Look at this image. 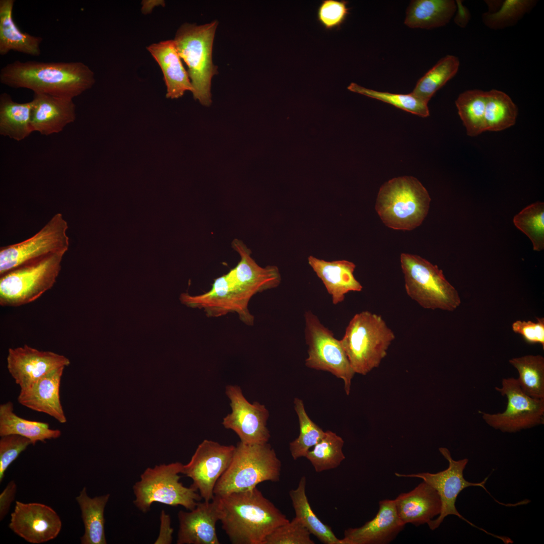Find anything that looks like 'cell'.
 Returning a JSON list of instances; mask_svg holds the SVG:
<instances>
[{
  "instance_id": "cell-43",
  "label": "cell",
  "mask_w": 544,
  "mask_h": 544,
  "mask_svg": "<svg viewBox=\"0 0 544 544\" xmlns=\"http://www.w3.org/2000/svg\"><path fill=\"white\" fill-rule=\"evenodd\" d=\"M348 2L323 0L317 10V20L325 30H338L349 14Z\"/></svg>"
},
{
  "instance_id": "cell-31",
  "label": "cell",
  "mask_w": 544,
  "mask_h": 544,
  "mask_svg": "<svg viewBox=\"0 0 544 544\" xmlns=\"http://www.w3.org/2000/svg\"><path fill=\"white\" fill-rule=\"evenodd\" d=\"M32 108V101L18 103L14 101L9 94H1L0 134L17 141L29 136L33 132L31 126Z\"/></svg>"
},
{
  "instance_id": "cell-17",
  "label": "cell",
  "mask_w": 544,
  "mask_h": 544,
  "mask_svg": "<svg viewBox=\"0 0 544 544\" xmlns=\"http://www.w3.org/2000/svg\"><path fill=\"white\" fill-rule=\"evenodd\" d=\"M9 527L27 542L39 544L55 538L62 522L57 513L47 505L16 501Z\"/></svg>"
},
{
  "instance_id": "cell-25",
  "label": "cell",
  "mask_w": 544,
  "mask_h": 544,
  "mask_svg": "<svg viewBox=\"0 0 544 544\" xmlns=\"http://www.w3.org/2000/svg\"><path fill=\"white\" fill-rule=\"evenodd\" d=\"M161 67L167 88L166 97L177 99L193 88L182 64L174 40L153 43L147 47Z\"/></svg>"
},
{
  "instance_id": "cell-2",
  "label": "cell",
  "mask_w": 544,
  "mask_h": 544,
  "mask_svg": "<svg viewBox=\"0 0 544 544\" xmlns=\"http://www.w3.org/2000/svg\"><path fill=\"white\" fill-rule=\"evenodd\" d=\"M0 82L14 88L73 99L95 83L93 72L80 61L16 60L0 71Z\"/></svg>"
},
{
  "instance_id": "cell-20",
  "label": "cell",
  "mask_w": 544,
  "mask_h": 544,
  "mask_svg": "<svg viewBox=\"0 0 544 544\" xmlns=\"http://www.w3.org/2000/svg\"><path fill=\"white\" fill-rule=\"evenodd\" d=\"M394 500L379 501L376 516L363 525L345 530L342 544H386L396 538L404 528Z\"/></svg>"
},
{
  "instance_id": "cell-21",
  "label": "cell",
  "mask_w": 544,
  "mask_h": 544,
  "mask_svg": "<svg viewBox=\"0 0 544 544\" xmlns=\"http://www.w3.org/2000/svg\"><path fill=\"white\" fill-rule=\"evenodd\" d=\"M31 111L33 131L45 135L57 133L76 119L73 99L34 93Z\"/></svg>"
},
{
  "instance_id": "cell-13",
  "label": "cell",
  "mask_w": 544,
  "mask_h": 544,
  "mask_svg": "<svg viewBox=\"0 0 544 544\" xmlns=\"http://www.w3.org/2000/svg\"><path fill=\"white\" fill-rule=\"evenodd\" d=\"M440 453L448 461L449 465L447 468L437 473L421 472L417 473L402 474L395 473L398 477L417 478L423 480L438 492L441 502V512L438 517L432 519L427 524L432 530L437 528L442 523L444 518L448 515H453L458 517L472 526L479 528L488 534H493L477 527L469 522L461 515L457 511L455 502L458 495L464 489L469 487H481L484 488L489 494L485 487L488 478L480 483H471L466 481L463 477V470L468 462L467 458L458 460H454L449 450L445 447L439 448Z\"/></svg>"
},
{
  "instance_id": "cell-35",
  "label": "cell",
  "mask_w": 544,
  "mask_h": 544,
  "mask_svg": "<svg viewBox=\"0 0 544 544\" xmlns=\"http://www.w3.org/2000/svg\"><path fill=\"white\" fill-rule=\"evenodd\" d=\"M517 371L518 383L523 391L533 398L544 399V358L528 355L509 360Z\"/></svg>"
},
{
  "instance_id": "cell-45",
  "label": "cell",
  "mask_w": 544,
  "mask_h": 544,
  "mask_svg": "<svg viewBox=\"0 0 544 544\" xmlns=\"http://www.w3.org/2000/svg\"><path fill=\"white\" fill-rule=\"evenodd\" d=\"M513 331L521 335L529 344H539L544 349V318H536V321L517 320L512 324Z\"/></svg>"
},
{
  "instance_id": "cell-29",
  "label": "cell",
  "mask_w": 544,
  "mask_h": 544,
  "mask_svg": "<svg viewBox=\"0 0 544 544\" xmlns=\"http://www.w3.org/2000/svg\"><path fill=\"white\" fill-rule=\"evenodd\" d=\"M11 434L25 437L35 445L38 441L58 438L61 432L50 429L48 423L20 417L14 413L13 403L8 401L0 405V436Z\"/></svg>"
},
{
  "instance_id": "cell-14",
  "label": "cell",
  "mask_w": 544,
  "mask_h": 544,
  "mask_svg": "<svg viewBox=\"0 0 544 544\" xmlns=\"http://www.w3.org/2000/svg\"><path fill=\"white\" fill-rule=\"evenodd\" d=\"M253 295L236 277L233 269L217 278L208 292L196 296L183 295V301L192 307L203 308L208 317H219L236 312L246 324H254L248 303Z\"/></svg>"
},
{
  "instance_id": "cell-33",
  "label": "cell",
  "mask_w": 544,
  "mask_h": 544,
  "mask_svg": "<svg viewBox=\"0 0 544 544\" xmlns=\"http://www.w3.org/2000/svg\"><path fill=\"white\" fill-rule=\"evenodd\" d=\"M486 99L487 91L471 90L460 94L455 101L458 114L470 137L478 135L486 131Z\"/></svg>"
},
{
  "instance_id": "cell-3",
  "label": "cell",
  "mask_w": 544,
  "mask_h": 544,
  "mask_svg": "<svg viewBox=\"0 0 544 544\" xmlns=\"http://www.w3.org/2000/svg\"><path fill=\"white\" fill-rule=\"evenodd\" d=\"M431 198L416 178H393L380 188L375 210L382 222L394 230L409 231L421 225L427 216Z\"/></svg>"
},
{
  "instance_id": "cell-34",
  "label": "cell",
  "mask_w": 544,
  "mask_h": 544,
  "mask_svg": "<svg viewBox=\"0 0 544 544\" xmlns=\"http://www.w3.org/2000/svg\"><path fill=\"white\" fill-rule=\"evenodd\" d=\"M517 115V107L507 94L495 89L487 91L486 131H499L513 126Z\"/></svg>"
},
{
  "instance_id": "cell-49",
  "label": "cell",
  "mask_w": 544,
  "mask_h": 544,
  "mask_svg": "<svg viewBox=\"0 0 544 544\" xmlns=\"http://www.w3.org/2000/svg\"><path fill=\"white\" fill-rule=\"evenodd\" d=\"M163 1H144L143 3L142 11L145 14L151 11L155 6L161 4L163 5Z\"/></svg>"
},
{
  "instance_id": "cell-24",
  "label": "cell",
  "mask_w": 544,
  "mask_h": 544,
  "mask_svg": "<svg viewBox=\"0 0 544 544\" xmlns=\"http://www.w3.org/2000/svg\"><path fill=\"white\" fill-rule=\"evenodd\" d=\"M308 263L331 296L333 304L342 302L350 292H360L362 286L354 276L356 265L346 260L325 261L313 256Z\"/></svg>"
},
{
  "instance_id": "cell-42",
  "label": "cell",
  "mask_w": 544,
  "mask_h": 544,
  "mask_svg": "<svg viewBox=\"0 0 544 544\" xmlns=\"http://www.w3.org/2000/svg\"><path fill=\"white\" fill-rule=\"evenodd\" d=\"M310 532L296 517L278 527L264 540L263 544H314Z\"/></svg>"
},
{
  "instance_id": "cell-26",
  "label": "cell",
  "mask_w": 544,
  "mask_h": 544,
  "mask_svg": "<svg viewBox=\"0 0 544 544\" xmlns=\"http://www.w3.org/2000/svg\"><path fill=\"white\" fill-rule=\"evenodd\" d=\"M232 247L240 256V261L233 268L235 275L253 295L279 285L281 277L278 267L258 265L251 257L250 249L239 239L233 241Z\"/></svg>"
},
{
  "instance_id": "cell-11",
  "label": "cell",
  "mask_w": 544,
  "mask_h": 544,
  "mask_svg": "<svg viewBox=\"0 0 544 544\" xmlns=\"http://www.w3.org/2000/svg\"><path fill=\"white\" fill-rule=\"evenodd\" d=\"M68 224L60 213L55 214L35 235L22 242L0 248V276L29 261L69 247Z\"/></svg>"
},
{
  "instance_id": "cell-46",
  "label": "cell",
  "mask_w": 544,
  "mask_h": 544,
  "mask_svg": "<svg viewBox=\"0 0 544 544\" xmlns=\"http://www.w3.org/2000/svg\"><path fill=\"white\" fill-rule=\"evenodd\" d=\"M17 485L11 481L0 494V520H3L9 511L12 503L15 499Z\"/></svg>"
},
{
  "instance_id": "cell-47",
  "label": "cell",
  "mask_w": 544,
  "mask_h": 544,
  "mask_svg": "<svg viewBox=\"0 0 544 544\" xmlns=\"http://www.w3.org/2000/svg\"><path fill=\"white\" fill-rule=\"evenodd\" d=\"M160 522L159 536L154 543H171L172 541L173 529L171 527L170 516L164 510L161 511Z\"/></svg>"
},
{
  "instance_id": "cell-44",
  "label": "cell",
  "mask_w": 544,
  "mask_h": 544,
  "mask_svg": "<svg viewBox=\"0 0 544 544\" xmlns=\"http://www.w3.org/2000/svg\"><path fill=\"white\" fill-rule=\"evenodd\" d=\"M32 444L28 438L11 434L1 437L0 439V482L4 478L8 467L27 447Z\"/></svg>"
},
{
  "instance_id": "cell-8",
  "label": "cell",
  "mask_w": 544,
  "mask_h": 544,
  "mask_svg": "<svg viewBox=\"0 0 544 544\" xmlns=\"http://www.w3.org/2000/svg\"><path fill=\"white\" fill-rule=\"evenodd\" d=\"M60 252L21 264L1 275L0 304L19 307L31 303L51 289L61 268Z\"/></svg>"
},
{
  "instance_id": "cell-30",
  "label": "cell",
  "mask_w": 544,
  "mask_h": 544,
  "mask_svg": "<svg viewBox=\"0 0 544 544\" xmlns=\"http://www.w3.org/2000/svg\"><path fill=\"white\" fill-rule=\"evenodd\" d=\"M110 496L109 494H107L91 498L84 487L76 497L85 527L84 534L81 537L82 544L107 543L104 513Z\"/></svg>"
},
{
  "instance_id": "cell-38",
  "label": "cell",
  "mask_w": 544,
  "mask_h": 544,
  "mask_svg": "<svg viewBox=\"0 0 544 544\" xmlns=\"http://www.w3.org/2000/svg\"><path fill=\"white\" fill-rule=\"evenodd\" d=\"M294 405L299 420L300 432L298 437L290 443L289 449L293 459L296 460L305 457L310 448L323 437L325 432L309 417L302 399L295 398Z\"/></svg>"
},
{
  "instance_id": "cell-48",
  "label": "cell",
  "mask_w": 544,
  "mask_h": 544,
  "mask_svg": "<svg viewBox=\"0 0 544 544\" xmlns=\"http://www.w3.org/2000/svg\"><path fill=\"white\" fill-rule=\"evenodd\" d=\"M457 14L454 21L455 23L461 27H465L470 19L469 11L464 7L461 1L456 2Z\"/></svg>"
},
{
  "instance_id": "cell-39",
  "label": "cell",
  "mask_w": 544,
  "mask_h": 544,
  "mask_svg": "<svg viewBox=\"0 0 544 544\" xmlns=\"http://www.w3.org/2000/svg\"><path fill=\"white\" fill-rule=\"evenodd\" d=\"M515 226L530 240L535 251L544 249V203L536 201L521 210L513 218Z\"/></svg>"
},
{
  "instance_id": "cell-5",
  "label": "cell",
  "mask_w": 544,
  "mask_h": 544,
  "mask_svg": "<svg viewBox=\"0 0 544 544\" xmlns=\"http://www.w3.org/2000/svg\"><path fill=\"white\" fill-rule=\"evenodd\" d=\"M282 464L268 443L235 446L231 462L217 481L214 494L222 496L250 490L262 482L280 481Z\"/></svg>"
},
{
  "instance_id": "cell-23",
  "label": "cell",
  "mask_w": 544,
  "mask_h": 544,
  "mask_svg": "<svg viewBox=\"0 0 544 544\" xmlns=\"http://www.w3.org/2000/svg\"><path fill=\"white\" fill-rule=\"evenodd\" d=\"M397 514L404 524L416 526L428 523L439 515L441 502L437 491L424 481L395 499Z\"/></svg>"
},
{
  "instance_id": "cell-1",
  "label": "cell",
  "mask_w": 544,
  "mask_h": 544,
  "mask_svg": "<svg viewBox=\"0 0 544 544\" xmlns=\"http://www.w3.org/2000/svg\"><path fill=\"white\" fill-rule=\"evenodd\" d=\"M218 497L219 521L232 543L263 544L289 521L257 487Z\"/></svg>"
},
{
  "instance_id": "cell-27",
  "label": "cell",
  "mask_w": 544,
  "mask_h": 544,
  "mask_svg": "<svg viewBox=\"0 0 544 544\" xmlns=\"http://www.w3.org/2000/svg\"><path fill=\"white\" fill-rule=\"evenodd\" d=\"M14 0L0 1V55L11 51L38 56L42 38L22 32L13 20Z\"/></svg>"
},
{
  "instance_id": "cell-19",
  "label": "cell",
  "mask_w": 544,
  "mask_h": 544,
  "mask_svg": "<svg viewBox=\"0 0 544 544\" xmlns=\"http://www.w3.org/2000/svg\"><path fill=\"white\" fill-rule=\"evenodd\" d=\"M177 544H219L216 523L219 521V497L198 502L189 512L178 513Z\"/></svg>"
},
{
  "instance_id": "cell-22",
  "label": "cell",
  "mask_w": 544,
  "mask_h": 544,
  "mask_svg": "<svg viewBox=\"0 0 544 544\" xmlns=\"http://www.w3.org/2000/svg\"><path fill=\"white\" fill-rule=\"evenodd\" d=\"M64 369H56L21 388L17 398L19 403L33 411L47 414L60 423H66L59 395Z\"/></svg>"
},
{
  "instance_id": "cell-18",
  "label": "cell",
  "mask_w": 544,
  "mask_h": 544,
  "mask_svg": "<svg viewBox=\"0 0 544 544\" xmlns=\"http://www.w3.org/2000/svg\"><path fill=\"white\" fill-rule=\"evenodd\" d=\"M70 364V360L63 355L51 351H40L27 345L9 348L7 357L9 372L21 388Z\"/></svg>"
},
{
  "instance_id": "cell-10",
  "label": "cell",
  "mask_w": 544,
  "mask_h": 544,
  "mask_svg": "<svg viewBox=\"0 0 544 544\" xmlns=\"http://www.w3.org/2000/svg\"><path fill=\"white\" fill-rule=\"evenodd\" d=\"M304 319L305 338L308 346L305 365L311 369L328 372L342 379L346 393L349 395L355 373L341 340L337 339L311 311L305 312Z\"/></svg>"
},
{
  "instance_id": "cell-36",
  "label": "cell",
  "mask_w": 544,
  "mask_h": 544,
  "mask_svg": "<svg viewBox=\"0 0 544 544\" xmlns=\"http://www.w3.org/2000/svg\"><path fill=\"white\" fill-rule=\"evenodd\" d=\"M459 66L457 57L446 55L419 79L412 93L428 103L434 94L455 75Z\"/></svg>"
},
{
  "instance_id": "cell-41",
  "label": "cell",
  "mask_w": 544,
  "mask_h": 544,
  "mask_svg": "<svg viewBox=\"0 0 544 544\" xmlns=\"http://www.w3.org/2000/svg\"><path fill=\"white\" fill-rule=\"evenodd\" d=\"M535 3L534 1L529 0L505 1L498 11L484 14L483 22L492 29H501L511 26L529 11Z\"/></svg>"
},
{
  "instance_id": "cell-4",
  "label": "cell",
  "mask_w": 544,
  "mask_h": 544,
  "mask_svg": "<svg viewBox=\"0 0 544 544\" xmlns=\"http://www.w3.org/2000/svg\"><path fill=\"white\" fill-rule=\"evenodd\" d=\"M395 338L381 315L364 311L351 319L341 342L354 372L365 375L379 367Z\"/></svg>"
},
{
  "instance_id": "cell-32",
  "label": "cell",
  "mask_w": 544,
  "mask_h": 544,
  "mask_svg": "<svg viewBox=\"0 0 544 544\" xmlns=\"http://www.w3.org/2000/svg\"><path fill=\"white\" fill-rule=\"evenodd\" d=\"M306 478H301L297 487L289 492V496L298 518L311 534L325 544H342L333 532L331 527L324 523L316 515L309 503L306 493Z\"/></svg>"
},
{
  "instance_id": "cell-28",
  "label": "cell",
  "mask_w": 544,
  "mask_h": 544,
  "mask_svg": "<svg viewBox=\"0 0 544 544\" xmlns=\"http://www.w3.org/2000/svg\"><path fill=\"white\" fill-rule=\"evenodd\" d=\"M456 10L452 0H415L410 3L404 21L412 28L430 29L447 24Z\"/></svg>"
},
{
  "instance_id": "cell-6",
  "label": "cell",
  "mask_w": 544,
  "mask_h": 544,
  "mask_svg": "<svg viewBox=\"0 0 544 544\" xmlns=\"http://www.w3.org/2000/svg\"><path fill=\"white\" fill-rule=\"evenodd\" d=\"M218 22L201 25L185 23L176 32L174 41L178 54L188 66L193 96L202 105L212 103L211 87L218 67L212 60L213 41Z\"/></svg>"
},
{
  "instance_id": "cell-37",
  "label": "cell",
  "mask_w": 544,
  "mask_h": 544,
  "mask_svg": "<svg viewBox=\"0 0 544 544\" xmlns=\"http://www.w3.org/2000/svg\"><path fill=\"white\" fill-rule=\"evenodd\" d=\"M344 444L342 437L335 433L327 431L305 457L317 472L334 469L345 459L343 451Z\"/></svg>"
},
{
  "instance_id": "cell-9",
  "label": "cell",
  "mask_w": 544,
  "mask_h": 544,
  "mask_svg": "<svg viewBox=\"0 0 544 544\" xmlns=\"http://www.w3.org/2000/svg\"><path fill=\"white\" fill-rule=\"evenodd\" d=\"M183 464L179 462L148 467L133 486L135 506L143 512L150 510L154 502L171 506H182L193 510L202 499L197 491L180 482Z\"/></svg>"
},
{
  "instance_id": "cell-7",
  "label": "cell",
  "mask_w": 544,
  "mask_h": 544,
  "mask_svg": "<svg viewBox=\"0 0 544 544\" xmlns=\"http://www.w3.org/2000/svg\"><path fill=\"white\" fill-rule=\"evenodd\" d=\"M405 292L409 297L427 309L453 311L461 304L456 289L443 271L422 257L403 253L400 257Z\"/></svg>"
},
{
  "instance_id": "cell-15",
  "label": "cell",
  "mask_w": 544,
  "mask_h": 544,
  "mask_svg": "<svg viewBox=\"0 0 544 544\" xmlns=\"http://www.w3.org/2000/svg\"><path fill=\"white\" fill-rule=\"evenodd\" d=\"M235 446L225 445L204 440L197 447L189 462L183 464L182 473L190 478V486L206 501L212 500L214 489L220 478L228 467Z\"/></svg>"
},
{
  "instance_id": "cell-40",
  "label": "cell",
  "mask_w": 544,
  "mask_h": 544,
  "mask_svg": "<svg viewBox=\"0 0 544 544\" xmlns=\"http://www.w3.org/2000/svg\"><path fill=\"white\" fill-rule=\"evenodd\" d=\"M351 91L390 104L398 108L422 117L429 115L428 103L412 93L407 94H394L377 91L351 83L348 87Z\"/></svg>"
},
{
  "instance_id": "cell-12",
  "label": "cell",
  "mask_w": 544,
  "mask_h": 544,
  "mask_svg": "<svg viewBox=\"0 0 544 544\" xmlns=\"http://www.w3.org/2000/svg\"><path fill=\"white\" fill-rule=\"evenodd\" d=\"M495 389L507 399L505 411L496 414L479 412L490 427L502 432L516 433L543 424L544 399L533 398L521 389L517 379L504 378Z\"/></svg>"
},
{
  "instance_id": "cell-16",
  "label": "cell",
  "mask_w": 544,
  "mask_h": 544,
  "mask_svg": "<svg viewBox=\"0 0 544 544\" xmlns=\"http://www.w3.org/2000/svg\"><path fill=\"white\" fill-rule=\"evenodd\" d=\"M225 393L230 400L232 411L224 418V427L233 431L242 443H267L270 437L266 427L269 414L265 405L257 401L248 402L238 385L227 386Z\"/></svg>"
}]
</instances>
